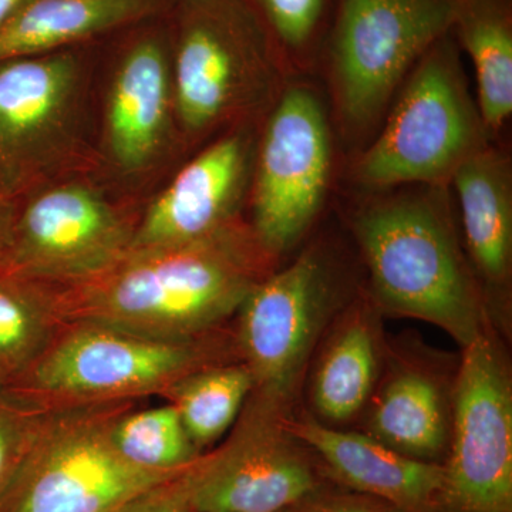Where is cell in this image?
Returning a JSON list of instances; mask_svg holds the SVG:
<instances>
[{"label":"cell","mask_w":512,"mask_h":512,"mask_svg":"<svg viewBox=\"0 0 512 512\" xmlns=\"http://www.w3.org/2000/svg\"><path fill=\"white\" fill-rule=\"evenodd\" d=\"M274 261L241 221L180 247L128 249L76 284L45 288L62 322L101 323L163 340L210 335L237 315Z\"/></svg>","instance_id":"obj_1"},{"label":"cell","mask_w":512,"mask_h":512,"mask_svg":"<svg viewBox=\"0 0 512 512\" xmlns=\"http://www.w3.org/2000/svg\"><path fill=\"white\" fill-rule=\"evenodd\" d=\"M353 231L380 312L431 323L461 349L490 325L444 185L370 202L356 212Z\"/></svg>","instance_id":"obj_2"},{"label":"cell","mask_w":512,"mask_h":512,"mask_svg":"<svg viewBox=\"0 0 512 512\" xmlns=\"http://www.w3.org/2000/svg\"><path fill=\"white\" fill-rule=\"evenodd\" d=\"M220 330L163 340L86 320L63 322L28 372L5 390L46 413L161 397L195 370L239 360L235 338Z\"/></svg>","instance_id":"obj_3"},{"label":"cell","mask_w":512,"mask_h":512,"mask_svg":"<svg viewBox=\"0 0 512 512\" xmlns=\"http://www.w3.org/2000/svg\"><path fill=\"white\" fill-rule=\"evenodd\" d=\"M96 45L0 63V185L16 201L101 170L89 130Z\"/></svg>","instance_id":"obj_4"},{"label":"cell","mask_w":512,"mask_h":512,"mask_svg":"<svg viewBox=\"0 0 512 512\" xmlns=\"http://www.w3.org/2000/svg\"><path fill=\"white\" fill-rule=\"evenodd\" d=\"M167 19L181 133L205 136L269 99L282 56L245 0H177Z\"/></svg>","instance_id":"obj_5"},{"label":"cell","mask_w":512,"mask_h":512,"mask_svg":"<svg viewBox=\"0 0 512 512\" xmlns=\"http://www.w3.org/2000/svg\"><path fill=\"white\" fill-rule=\"evenodd\" d=\"M490 134L450 30L404 80L383 130L357 161V181L375 188L450 183L464 161L490 146Z\"/></svg>","instance_id":"obj_6"},{"label":"cell","mask_w":512,"mask_h":512,"mask_svg":"<svg viewBox=\"0 0 512 512\" xmlns=\"http://www.w3.org/2000/svg\"><path fill=\"white\" fill-rule=\"evenodd\" d=\"M140 402L47 413L0 512H117L134 495L184 471L138 467L114 447L113 424Z\"/></svg>","instance_id":"obj_7"},{"label":"cell","mask_w":512,"mask_h":512,"mask_svg":"<svg viewBox=\"0 0 512 512\" xmlns=\"http://www.w3.org/2000/svg\"><path fill=\"white\" fill-rule=\"evenodd\" d=\"M456 0H338L323 47L339 116L372 126L420 57L453 25Z\"/></svg>","instance_id":"obj_8"},{"label":"cell","mask_w":512,"mask_h":512,"mask_svg":"<svg viewBox=\"0 0 512 512\" xmlns=\"http://www.w3.org/2000/svg\"><path fill=\"white\" fill-rule=\"evenodd\" d=\"M138 217L96 175L47 185L19 201L0 272L46 288L84 281L127 254Z\"/></svg>","instance_id":"obj_9"},{"label":"cell","mask_w":512,"mask_h":512,"mask_svg":"<svg viewBox=\"0 0 512 512\" xmlns=\"http://www.w3.org/2000/svg\"><path fill=\"white\" fill-rule=\"evenodd\" d=\"M338 282L323 249L309 248L271 272L238 309L235 346L251 370L256 396L292 412L313 352L336 316Z\"/></svg>","instance_id":"obj_10"},{"label":"cell","mask_w":512,"mask_h":512,"mask_svg":"<svg viewBox=\"0 0 512 512\" xmlns=\"http://www.w3.org/2000/svg\"><path fill=\"white\" fill-rule=\"evenodd\" d=\"M332 134L318 94L302 84L282 92L256 144L252 232L271 258L308 234L328 195Z\"/></svg>","instance_id":"obj_11"},{"label":"cell","mask_w":512,"mask_h":512,"mask_svg":"<svg viewBox=\"0 0 512 512\" xmlns=\"http://www.w3.org/2000/svg\"><path fill=\"white\" fill-rule=\"evenodd\" d=\"M441 512H512V380L491 325L461 349Z\"/></svg>","instance_id":"obj_12"},{"label":"cell","mask_w":512,"mask_h":512,"mask_svg":"<svg viewBox=\"0 0 512 512\" xmlns=\"http://www.w3.org/2000/svg\"><path fill=\"white\" fill-rule=\"evenodd\" d=\"M291 413L251 393L228 439L202 456L197 512H285L333 484L289 430Z\"/></svg>","instance_id":"obj_13"},{"label":"cell","mask_w":512,"mask_h":512,"mask_svg":"<svg viewBox=\"0 0 512 512\" xmlns=\"http://www.w3.org/2000/svg\"><path fill=\"white\" fill-rule=\"evenodd\" d=\"M167 15L120 32L97 144L100 168L117 177L150 173L174 140L177 121Z\"/></svg>","instance_id":"obj_14"},{"label":"cell","mask_w":512,"mask_h":512,"mask_svg":"<svg viewBox=\"0 0 512 512\" xmlns=\"http://www.w3.org/2000/svg\"><path fill=\"white\" fill-rule=\"evenodd\" d=\"M256 138L232 128L178 171L138 217L130 249L180 247L237 224L251 188Z\"/></svg>","instance_id":"obj_15"},{"label":"cell","mask_w":512,"mask_h":512,"mask_svg":"<svg viewBox=\"0 0 512 512\" xmlns=\"http://www.w3.org/2000/svg\"><path fill=\"white\" fill-rule=\"evenodd\" d=\"M288 427L318 457L333 484L380 498L403 512H441L443 464L403 456L363 431L328 426L311 413L291 417Z\"/></svg>","instance_id":"obj_16"},{"label":"cell","mask_w":512,"mask_h":512,"mask_svg":"<svg viewBox=\"0 0 512 512\" xmlns=\"http://www.w3.org/2000/svg\"><path fill=\"white\" fill-rule=\"evenodd\" d=\"M389 365L363 412V433L403 456L444 464L456 377L448 383L437 370L410 360Z\"/></svg>","instance_id":"obj_17"},{"label":"cell","mask_w":512,"mask_h":512,"mask_svg":"<svg viewBox=\"0 0 512 512\" xmlns=\"http://www.w3.org/2000/svg\"><path fill=\"white\" fill-rule=\"evenodd\" d=\"M463 225L466 255L488 312L507 299L512 274V168L501 150L487 146L451 177Z\"/></svg>","instance_id":"obj_18"},{"label":"cell","mask_w":512,"mask_h":512,"mask_svg":"<svg viewBox=\"0 0 512 512\" xmlns=\"http://www.w3.org/2000/svg\"><path fill=\"white\" fill-rule=\"evenodd\" d=\"M379 313L372 299H360L323 335L309 384L311 414L320 423L342 429L372 399L386 363Z\"/></svg>","instance_id":"obj_19"},{"label":"cell","mask_w":512,"mask_h":512,"mask_svg":"<svg viewBox=\"0 0 512 512\" xmlns=\"http://www.w3.org/2000/svg\"><path fill=\"white\" fill-rule=\"evenodd\" d=\"M177 0H30L0 25V63L92 45L167 15Z\"/></svg>","instance_id":"obj_20"},{"label":"cell","mask_w":512,"mask_h":512,"mask_svg":"<svg viewBox=\"0 0 512 512\" xmlns=\"http://www.w3.org/2000/svg\"><path fill=\"white\" fill-rule=\"evenodd\" d=\"M451 32L473 63L478 109L495 133L512 114V0H456Z\"/></svg>","instance_id":"obj_21"},{"label":"cell","mask_w":512,"mask_h":512,"mask_svg":"<svg viewBox=\"0 0 512 512\" xmlns=\"http://www.w3.org/2000/svg\"><path fill=\"white\" fill-rule=\"evenodd\" d=\"M254 386L249 367L232 360L191 372L161 397L173 404L194 446L207 453L237 423Z\"/></svg>","instance_id":"obj_22"},{"label":"cell","mask_w":512,"mask_h":512,"mask_svg":"<svg viewBox=\"0 0 512 512\" xmlns=\"http://www.w3.org/2000/svg\"><path fill=\"white\" fill-rule=\"evenodd\" d=\"M62 320L45 286L0 272V387L8 389L50 345Z\"/></svg>","instance_id":"obj_23"},{"label":"cell","mask_w":512,"mask_h":512,"mask_svg":"<svg viewBox=\"0 0 512 512\" xmlns=\"http://www.w3.org/2000/svg\"><path fill=\"white\" fill-rule=\"evenodd\" d=\"M138 406L121 414L111 429L114 447L130 463L147 470L177 471L205 454L188 437L173 404Z\"/></svg>","instance_id":"obj_24"},{"label":"cell","mask_w":512,"mask_h":512,"mask_svg":"<svg viewBox=\"0 0 512 512\" xmlns=\"http://www.w3.org/2000/svg\"><path fill=\"white\" fill-rule=\"evenodd\" d=\"M282 59H305L323 47L338 0H245Z\"/></svg>","instance_id":"obj_25"},{"label":"cell","mask_w":512,"mask_h":512,"mask_svg":"<svg viewBox=\"0 0 512 512\" xmlns=\"http://www.w3.org/2000/svg\"><path fill=\"white\" fill-rule=\"evenodd\" d=\"M46 416L0 387V503L28 458Z\"/></svg>","instance_id":"obj_26"},{"label":"cell","mask_w":512,"mask_h":512,"mask_svg":"<svg viewBox=\"0 0 512 512\" xmlns=\"http://www.w3.org/2000/svg\"><path fill=\"white\" fill-rule=\"evenodd\" d=\"M202 456L177 476L134 495L117 512H197L194 497Z\"/></svg>","instance_id":"obj_27"},{"label":"cell","mask_w":512,"mask_h":512,"mask_svg":"<svg viewBox=\"0 0 512 512\" xmlns=\"http://www.w3.org/2000/svg\"><path fill=\"white\" fill-rule=\"evenodd\" d=\"M299 512H403L394 505L330 484L298 505Z\"/></svg>","instance_id":"obj_28"},{"label":"cell","mask_w":512,"mask_h":512,"mask_svg":"<svg viewBox=\"0 0 512 512\" xmlns=\"http://www.w3.org/2000/svg\"><path fill=\"white\" fill-rule=\"evenodd\" d=\"M19 201H16L12 195L5 191L0 185V265L5 259L8 251L10 232H12L13 221H15L16 211H18Z\"/></svg>","instance_id":"obj_29"},{"label":"cell","mask_w":512,"mask_h":512,"mask_svg":"<svg viewBox=\"0 0 512 512\" xmlns=\"http://www.w3.org/2000/svg\"><path fill=\"white\" fill-rule=\"evenodd\" d=\"M28 2L30 0H0V25Z\"/></svg>","instance_id":"obj_30"},{"label":"cell","mask_w":512,"mask_h":512,"mask_svg":"<svg viewBox=\"0 0 512 512\" xmlns=\"http://www.w3.org/2000/svg\"><path fill=\"white\" fill-rule=\"evenodd\" d=\"M298 505H299V504H298ZM298 505H295V507L289 508V510H288V511H285V512H299Z\"/></svg>","instance_id":"obj_31"}]
</instances>
